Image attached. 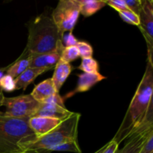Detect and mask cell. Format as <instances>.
<instances>
[{
    "label": "cell",
    "mask_w": 153,
    "mask_h": 153,
    "mask_svg": "<svg viewBox=\"0 0 153 153\" xmlns=\"http://www.w3.org/2000/svg\"><path fill=\"white\" fill-rule=\"evenodd\" d=\"M30 63H31V56L26 58H21L19 57L16 61L4 68H1V70L3 71H6L7 74L11 76L12 78L16 79L26 69L30 67Z\"/></svg>",
    "instance_id": "2e32d148"
},
{
    "label": "cell",
    "mask_w": 153,
    "mask_h": 153,
    "mask_svg": "<svg viewBox=\"0 0 153 153\" xmlns=\"http://www.w3.org/2000/svg\"><path fill=\"white\" fill-rule=\"evenodd\" d=\"M80 14L79 0H61L53 10L51 18L62 35L73 32Z\"/></svg>",
    "instance_id": "5b68a950"
},
{
    "label": "cell",
    "mask_w": 153,
    "mask_h": 153,
    "mask_svg": "<svg viewBox=\"0 0 153 153\" xmlns=\"http://www.w3.org/2000/svg\"><path fill=\"white\" fill-rule=\"evenodd\" d=\"M38 139L27 120L10 117L0 113V153H21Z\"/></svg>",
    "instance_id": "3957f363"
},
{
    "label": "cell",
    "mask_w": 153,
    "mask_h": 153,
    "mask_svg": "<svg viewBox=\"0 0 153 153\" xmlns=\"http://www.w3.org/2000/svg\"><path fill=\"white\" fill-rule=\"evenodd\" d=\"M78 77H79V79H78L77 86L75 88V90L68 93L66 95V99L70 98V97H73V96H74L76 94H78V93H84L88 91L96 84L106 79L105 76H102L100 73H81V74L78 75Z\"/></svg>",
    "instance_id": "8fae6325"
},
{
    "label": "cell",
    "mask_w": 153,
    "mask_h": 153,
    "mask_svg": "<svg viewBox=\"0 0 153 153\" xmlns=\"http://www.w3.org/2000/svg\"><path fill=\"white\" fill-rule=\"evenodd\" d=\"M63 121L55 118L34 116L30 118L28 123L38 138L46 135L58 127Z\"/></svg>",
    "instance_id": "9c48e42d"
},
{
    "label": "cell",
    "mask_w": 153,
    "mask_h": 153,
    "mask_svg": "<svg viewBox=\"0 0 153 153\" xmlns=\"http://www.w3.org/2000/svg\"><path fill=\"white\" fill-rule=\"evenodd\" d=\"M78 69L85 73H99V64L94 58H82L80 65Z\"/></svg>",
    "instance_id": "d6986e66"
},
{
    "label": "cell",
    "mask_w": 153,
    "mask_h": 153,
    "mask_svg": "<svg viewBox=\"0 0 153 153\" xmlns=\"http://www.w3.org/2000/svg\"><path fill=\"white\" fill-rule=\"evenodd\" d=\"M105 2L106 4H108L118 12L128 9L125 3V0H108V1H105Z\"/></svg>",
    "instance_id": "d4e9b609"
},
{
    "label": "cell",
    "mask_w": 153,
    "mask_h": 153,
    "mask_svg": "<svg viewBox=\"0 0 153 153\" xmlns=\"http://www.w3.org/2000/svg\"><path fill=\"white\" fill-rule=\"evenodd\" d=\"M79 58V52L77 46H67L64 47L61 55V60L70 64V62Z\"/></svg>",
    "instance_id": "ffe728a7"
},
{
    "label": "cell",
    "mask_w": 153,
    "mask_h": 153,
    "mask_svg": "<svg viewBox=\"0 0 153 153\" xmlns=\"http://www.w3.org/2000/svg\"><path fill=\"white\" fill-rule=\"evenodd\" d=\"M76 46L79 49V57L82 58H92L94 50L90 43L85 41H79V40Z\"/></svg>",
    "instance_id": "603a6c76"
},
{
    "label": "cell",
    "mask_w": 153,
    "mask_h": 153,
    "mask_svg": "<svg viewBox=\"0 0 153 153\" xmlns=\"http://www.w3.org/2000/svg\"><path fill=\"white\" fill-rule=\"evenodd\" d=\"M63 37L52 18L40 15L28 25V40L22 55L28 58L64 48Z\"/></svg>",
    "instance_id": "7a4b0ae2"
},
{
    "label": "cell",
    "mask_w": 153,
    "mask_h": 153,
    "mask_svg": "<svg viewBox=\"0 0 153 153\" xmlns=\"http://www.w3.org/2000/svg\"><path fill=\"white\" fill-rule=\"evenodd\" d=\"M0 90L5 92H13L16 90V85L13 78L6 74L0 80Z\"/></svg>",
    "instance_id": "44dd1931"
},
{
    "label": "cell",
    "mask_w": 153,
    "mask_h": 153,
    "mask_svg": "<svg viewBox=\"0 0 153 153\" xmlns=\"http://www.w3.org/2000/svg\"><path fill=\"white\" fill-rule=\"evenodd\" d=\"M79 40L73 35V32H68L67 35H64L63 37V44H64V47L76 46Z\"/></svg>",
    "instance_id": "484cf974"
},
{
    "label": "cell",
    "mask_w": 153,
    "mask_h": 153,
    "mask_svg": "<svg viewBox=\"0 0 153 153\" xmlns=\"http://www.w3.org/2000/svg\"><path fill=\"white\" fill-rule=\"evenodd\" d=\"M125 3L128 10L132 11L135 14L139 15L141 10V0H125Z\"/></svg>",
    "instance_id": "cb8c5ba5"
},
{
    "label": "cell",
    "mask_w": 153,
    "mask_h": 153,
    "mask_svg": "<svg viewBox=\"0 0 153 153\" xmlns=\"http://www.w3.org/2000/svg\"><path fill=\"white\" fill-rule=\"evenodd\" d=\"M73 113L67 110V108H62L54 103H40L34 116L55 118L64 121Z\"/></svg>",
    "instance_id": "7c38bea8"
},
{
    "label": "cell",
    "mask_w": 153,
    "mask_h": 153,
    "mask_svg": "<svg viewBox=\"0 0 153 153\" xmlns=\"http://www.w3.org/2000/svg\"><path fill=\"white\" fill-rule=\"evenodd\" d=\"M80 6V13L85 16L94 15L106 5L105 1L97 0H79Z\"/></svg>",
    "instance_id": "e0dca14e"
},
{
    "label": "cell",
    "mask_w": 153,
    "mask_h": 153,
    "mask_svg": "<svg viewBox=\"0 0 153 153\" xmlns=\"http://www.w3.org/2000/svg\"><path fill=\"white\" fill-rule=\"evenodd\" d=\"M64 48L58 49L54 52L31 55L30 67L49 68L52 70L61 59V52Z\"/></svg>",
    "instance_id": "30bf717a"
},
{
    "label": "cell",
    "mask_w": 153,
    "mask_h": 153,
    "mask_svg": "<svg viewBox=\"0 0 153 153\" xmlns=\"http://www.w3.org/2000/svg\"><path fill=\"white\" fill-rule=\"evenodd\" d=\"M106 146H107V143H106V144L105 145V146H103L102 147L100 148V149H98V150H97V152H95L94 153H102L103 151H104L105 149V148H106Z\"/></svg>",
    "instance_id": "1f68e13d"
},
{
    "label": "cell",
    "mask_w": 153,
    "mask_h": 153,
    "mask_svg": "<svg viewBox=\"0 0 153 153\" xmlns=\"http://www.w3.org/2000/svg\"><path fill=\"white\" fill-rule=\"evenodd\" d=\"M141 1L138 27L147 44V57L153 58V1L152 0H141Z\"/></svg>",
    "instance_id": "52a82bcc"
},
{
    "label": "cell",
    "mask_w": 153,
    "mask_h": 153,
    "mask_svg": "<svg viewBox=\"0 0 153 153\" xmlns=\"http://www.w3.org/2000/svg\"><path fill=\"white\" fill-rule=\"evenodd\" d=\"M42 103H54V104L58 105L61 106L62 108H66L65 105H64V99L61 97L59 93H57L55 95L52 96V97L48 98L47 100H46Z\"/></svg>",
    "instance_id": "4316f807"
},
{
    "label": "cell",
    "mask_w": 153,
    "mask_h": 153,
    "mask_svg": "<svg viewBox=\"0 0 153 153\" xmlns=\"http://www.w3.org/2000/svg\"><path fill=\"white\" fill-rule=\"evenodd\" d=\"M39 105L40 103L30 94L15 97H4L2 103V106L5 107V116L27 120L34 117Z\"/></svg>",
    "instance_id": "8992f818"
},
{
    "label": "cell",
    "mask_w": 153,
    "mask_h": 153,
    "mask_svg": "<svg viewBox=\"0 0 153 153\" xmlns=\"http://www.w3.org/2000/svg\"><path fill=\"white\" fill-rule=\"evenodd\" d=\"M50 70L49 68H34L28 67L22 74L14 79L16 90L25 91L28 85H31L40 75Z\"/></svg>",
    "instance_id": "4fadbf2b"
},
{
    "label": "cell",
    "mask_w": 153,
    "mask_h": 153,
    "mask_svg": "<svg viewBox=\"0 0 153 153\" xmlns=\"http://www.w3.org/2000/svg\"><path fill=\"white\" fill-rule=\"evenodd\" d=\"M153 133V126L143 127L127 138L125 146L115 153H139L148 137Z\"/></svg>",
    "instance_id": "ba28073f"
},
{
    "label": "cell",
    "mask_w": 153,
    "mask_h": 153,
    "mask_svg": "<svg viewBox=\"0 0 153 153\" xmlns=\"http://www.w3.org/2000/svg\"><path fill=\"white\" fill-rule=\"evenodd\" d=\"M51 152L46 149H27L21 153H50Z\"/></svg>",
    "instance_id": "f546056e"
},
{
    "label": "cell",
    "mask_w": 153,
    "mask_h": 153,
    "mask_svg": "<svg viewBox=\"0 0 153 153\" xmlns=\"http://www.w3.org/2000/svg\"><path fill=\"white\" fill-rule=\"evenodd\" d=\"M72 70H73V67L69 63L64 62L61 59L57 63L52 79L55 90L58 93H59L60 90L70 75Z\"/></svg>",
    "instance_id": "9a60e30c"
},
{
    "label": "cell",
    "mask_w": 153,
    "mask_h": 153,
    "mask_svg": "<svg viewBox=\"0 0 153 153\" xmlns=\"http://www.w3.org/2000/svg\"><path fill=\"white\" fill-rule=\"evenodd\" d=\"M50 152L58 151V152H71L75 153H82L80 147H79L78 140H72V141L65 142L61 144L51 147L48 149Z\"/></svg>",
    "instance_id": "ac0fdd59"
},
{
    "label": "cell",
    "mask_w": 153,
    "mask_h": 153,
    "mask_svg": "<svg viewBox=\"0 0 153 153\" xmlns=\"http://www.w3.org/2000/svg\"><path fill=\"white\" fill-rule=\"evenodd\" d=\"M57 93L52 78H49L36 85L30 95L39 103H42Z\"/></svg>",
    "instance_id": "5bb4252c"
},
{
    "label": "cell",
    "mask_w": 153,
    "mask_h": 153,
    "mask_svg": "<svg viewBox=\"0 0 153 153\" xmlns=\"http://www.w3.org/2000/svg\"><path fill=\"white\" fill-rule=\"evenodd\" d=\"M119 15L124 22H127L128 24H131V25L139 26L140 21H139L138 15L135 14V13H133L132 11H131L128 9L122 10V11H119Z\"/></svg>",
    "instance_id": "7402d4cb"
},
{
    "label": "cell",
    "mask_w": 153,
    "mask_h": 153,
    "mask_svg": "<svg viewBox=\"0 0 153 153\" xmlns=\"http://www.w3.org/2000/svg\"><path fill=\"white\" fill-rule=\"evenodd\" d=\"M118 146L119 145L111 140V141L107 143V146L102 153H115L118 149Z\"/></svg>",
    "instance_id": "f1b7e54d"
},
{
    "label": "cell",
    "mask_w": 153,
    "mask_h": 153,
    "mask_svg": "<svg viewBox=\"0 0 153 153\" xmlns=\"http://www.w3.org/2000/svg\"><path fill=\"white\" fill-rule=\"evenodd\" d=\"M4 94H3V92L2 91L0 90V108L2 106V103H3V100H4ZM1 111H0V113H1Z\"/></svg>",
    "instance_id": "4dcf8cb0"
},
{
    "label": "cell",
    "mask_w": 153,
    "mask_h": 153,
    "mask_svg": "<svg viewBox=\"0 0 153 153\" xmlns=\"http://www.w3.org/2000/svg\"><path fill=\"white\" fill-rule=\"evenodd\" d=\"M81 114L73 112L58 127L46 135L28 145L27 149H48L65 142L78 140V127Z\"/></svg>",
    "instance_id": "277c9868"
},
{
    "label": "cell",
    "mask_w": 153,
    "mask_h": 153,
    "mask_svg": "<svg viewBox=\"0 0 153 153\" xmlns=\"http://www.w3.org/2000/svg\"><path fill=\"white\" fill-rule=\"evenodd\" d=\"M3 76H4V71H3L1 68L0 69V80H1V78L3 77Z\"/></svg>",
    "instance_id": "d6a6232c"
},
{
    "label": "cell",
    "mask_w": 153,
    "mask_h": 153,
    "mask_svg": "<svg viewBox=\"0 0 153 153\" xmlns=\"http://www.w3.org/2000/svg\"><path fill=\"white\" fill-rule=\"evenodd\" d=\"M152 94L153 58L147 57L144 74L113 141L120 145L143 127L153 126Z\"/></svg>",
    "instance_id": "6da1fadb"
},
{
    "label": "cell",
    "mask_w": 153,
    "mask_h": 153,
    "mask_svg": "<svg viewBox=\"0 0 153 153\" xmlns=\"http://www.w3.org/2000/svg\"><path fill=\"white\" fill-rule=\"evenodd\" d=\"M139 153H153V133L148 137Z\"/></svg>",
    "instance_id": "83f0119b"
}]
</instances>
